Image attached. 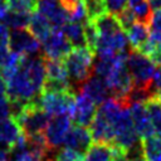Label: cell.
<instances>
[{
    "instance_id": "b9f144b4",
    "label": "cell",
    "mask_w": 161,
    "mask_h": 161,
    "mask_svg": "<svg viewBox=\"0 0 161 161\" xmlns=\"http://www.w3.org/2000/svg\"><path fill=\"white\" fill-rule=\"evenodd\" d=\"M9 0H0V20L5 16V14L9 11Z\"/></svg>"
},
{
    "instance_id": "4fadbf2b",
    "label": "cell",
    "mask_w": 161,
    "mask_h": 161,
    "mask_svg": "<svg viewBox=\"0 0 161 161\" xmlns=\"http://www.w3.org/2000/svg\"><path fill=\"white\" fill-rule=\"evenodd\" d=\"M36 10L52 23L53 28H63L69 21V15L60 0H36Z\"/></svg>"
},
{
    "instance_id": "d590c367",
    "label": "cell",
    "mask_w": 161,
    "mask_h": 161,
    "mask_svg": "<svg viewBox=\"0 0 161 161\" xmlns=\"http://www.w3.org/2000/svg\"><path fill=\"white\" fill-rule=\"evenodd\" d=\"M116 16H117V19H118V21L121 24V28L123 30H126V31L137 21L135 14L132 13V10L130 8H125L118 14H116Z\"/></svg>"
},
{
    "instance_id": "ba28073f",
    "label": "cell",
    "mask_w": 161,
    "mask_h": 161,
    "mask_svg": "<svg viewBox=\"0 0 161 161\" xmlns=\"http://www.w3.org/2000/svg\"><path fill=\"white\" fill-rule=\"evenodd\" d=\"M72 122L70 114H58L49 119V123L44 131V136L50 151L57 150L64 143L65 137L72 128Z\"/></svg>"
},
{
    "instance_id": "f6af8a7d",
    "label": "cell",
    "mask_w": 161,
    "mask_h": 161,
    "mask_svg": "<svg viewBox=\"0 0 161 161\" xmlns=\"http://www.w3.org/2000/svg\"><path fill=\"white\" fill-rule=\"evenodd\" d=\"M150 1V5L153 10H157L161 8V0H148Z\"/></svg>"
},
{
    "instance_id": "60d3db41",
    "label": "cell",
    "mask_w": 161,
    "mask_h": 161,
    "mask_svg": "<svg viewBox=\"0 0 161 161\" xmlns=\"http://www.w3.org/2000/svg\"><path fill=\"white\" fill-rule=\"evenodd\" d=\"M9 36H10V33L8 26L3 21H0V47L9 44Z\"/></svg>"
},
{
    "instance_id": "ee69618b",
    "label": "cell",
    "mask_w": 161,
    "mask_h": 161,
    "mask_svg": "<svg viewBox=\"0 0 161 161\" xmlns=\"http://www.w3.org/2000/svg\"><path fill=\"white\" fill-rule=\"evenodd\" d=\"M10 155V151L0 146V161H8V157Z\"/></svg>"
},
{
    "instance_id": "1f68e13d",
    "label": "cell",
    "mask_w": 161,
    "mask_h": 161,
    "mask_svg": "<svg viewBox=\"0 0 161 161\" xmlns=\"http://www.w3.org/2000/svg\"><path fill=\"white\" fill-rule=\"evenodd\" d=\"M83 5L86 8L88 19L91 20H94L108 10L106 0H83Z\"/></svg>"
},
{
    "instance_id": "52a82bcc",
    "label": "cell",
    "mask_w": 161,
    "mask_h": 161,
    "mask_svg": "<svg viewBox=\"0 0 161 161\" xmlns=\"http://www.w3.org/2000/svg\"><path fill=\"white\" fill-rule=\"evenodd\" d=\"M8 83V98L10 101H20L24 103L35 102L40 92L28 78L25 72L20 68L18 72L6 82Z\"/></svg>"
},
{
    "instance_id": "5bb4252c",
    "label": "cell",
    "mask_w": 161,
    "mask_h": 161,
    "mask_svg": "<svg viewBox=\"0 0 161 161\" xmlns=\"http://www.w3.org/2000/svg\"><path fill=\"white\" fill-rule=\"evenodd\" d=\"M20 68L25 72V74L31 80V83L36 87V89L42 92L43 86L47 80V69H45L44 59L39 55L23 57Z\"/></svg>"
},
{
    "instance_id": "7402d4cb",
    "label": "cell",
    "mask_w": 161,
    "mask_h": 161,
    "mask_svg": "<svg viewBox=\"0 0 161 161\" xmlns=\"http://www.w3.org/2000/svg\"><path fill=\"white\" fill-rule=\"evenodd\" d=\"M128 42L132 49L138 50L150 38V28L148 24L142 21H136L128 30H127Z\"/></svg>"
},
{
    "instance_id": "6da1fadb",
    "label": "cell",
    "mask_w": 161,
    "mask_h": 161,
    "mask_svg": "<svg viewBox=\"0 0 161 161\" xmlns=\"http://www.w3.org/2000/svg\"><path fill=\"white\" fill-rule=\"evenodd\" d=\"M70 86L80 88L92 75L94 64V52L88 47H73L64 58Z\"/></svg>"
},
{
    "instance_id": "8fae6325",
    "label": "cell",
    "mask_w": 161,
    "mask_h": 161,
    "mask_svg": "<svg viewBox=\"0 0 161 161\" xmlns=\"http://www.w3.org/2000/svg\"><path fill=\"white\" fill-rule=\"evenodd\" d=\"M97 113L96 103L83 92H79L75 94V103L73 107V111L70 113L72 121L77 126L88 127L93 122Z\"/></svg>"
},
{
    "instance_id": "8d00e7d4",
    "label": "cell",
    "mask_w": 161,
    "mask_h": 161,
    "mask_svg": "<svg viewBox=\"0 0 161 161\" xmlns=\"http://www.w3.org/2000/svg\"><path fill=\"white\" fill-rule=\"evenodd\" d=\"M148 28H150V31L161 34V8L152 13L148 23Z\"/></svg>"
},
{
    "instance_id": "e0dca14e",
    "label": "cell",
    "mask_w": 161,
    "mask_h": 161,
    "mask_svg": "<svg viewBox=\"0 0 161 161\" xmlns=\"http://www.w3.org/2000/svg\"><path fill=\"white\" fill-rule=\"evenodd\" d=\"M79 92H83L84 94H87L96 104L103 103L106 99H108V94L111 93L106 79L97 77V75L91 77L79 88Z\"/></svg>"
},
{
    "instance_id": "603a6c76",
    "label": "cell",
    "mask_w": 161,
    "mask_h": 161,
    "mask_svg": "<svg viewBox=\"0 0 161 161\" xmlns=\"http://www.w3.org/2000/svg\"><path fill=\"white\" fill-rule=\"evenodd\" d=\"M114 147L109 143L94 142L84 155V161H113Z\"/></svg>"
},
{
    "instance_id": "cb8c5ba5",
    "label": "cell",
    "mask_w": 161,
    "mask_h": 161,
    "mask_svg": "<svg viewBox=\"0 0 161 161\" xmlns=\"http://www.w3.org/2000/svg\"><path fill=\"white\" fill-rule=\"evenodd\" d=\"M99 33V35H108V34H114L119 30H123L121 28V24L116 16V14L112 13H104L101 16L96 18L92 20Z\"/></svg>"
},
{
    "instance_id": "277c9868",
    "label": "cell",
    "mask_w": 161,
    "mask_h": 161,
    "mask_svg": "<svg viewBox=\"0 0 161 161\" xmlns=\"http://www.w3.org/2000/svg\"><path fill=\"white\" fill-rule=\"evenodd\" d=\"M35 102L49 114H70L75 103V94L73 91H42Z\"/></svg>"
},
{
    "instance_id": "3957f363",
    "label": "cell",
    "mask_w": 161,
    "mask_h": 161,
    "mask_svg": "<svg viewBox=\"0 0 161 161\" xmlns=\"http://www.w3.org/2000/svg\"><path fill=\"white\" fill-rule=\"evenodd\" d=\"M49 113H47L36 102H29L23 111L14 117L25 136L43 133L49 123Z\"/></svg>"
},
{
    "instance_id": "484cf974",
    "label": "cell",
    "mask_w": 161,
    "mask_h": 161,
    "mask_svg": "<svg viewBox=\"0 0 161 161\" xmlns=\"http://www.w3.org/2000/svg\"><path fill=\"white\" fill-rule=\"evenodd\" d=\"M117 55H97V59H94V64H93V73L97 75V77H101L103 79H106L112 69L114 68L116 65V62H117Z\"/></svg>"
},
{
    "instance_id": "2e32d148",
    "label": "cell",
    "mask_w": 161,
    "mask_h": 161,
    "mask_svg": "<svg viewBox=\"0 0 161 161\" xmlns=\"http://www.w3.org/2000/svg\"><path fill=\"white\" fill-rule=\"evenodd\" d=\"M92 142H93V137H92L91 131L87 127L75 125L68 132L65 141H64V145L68 148L75 150L80 153L86 155L88 148L92 146Z\"/></svg>"
},
{
    "instance_id": "5b68a950",
    "label": "cell",
    "mask_w": 161,
    "mask_h": 161,
    "mask_svg": "<svg viewBox=\"0 0 161 161\" xmlns=\"http://www.w3.org/2000/svg\"><path fill=\"white\" fill-rule=\"evenodd\" d=\"M126 64L132 75L135 86H145L151 88V80L156 69V64L148 55L133 49L128 53Z\"/></svg>"
},
{
    "instance_id": "30bf717a",
    "label": "cell",
    "mask_w": 161,
    "mask_h": 161,
    "mask_svg": "<svg viewBox=\"0 0 161 161\" xmlns=\"http://www.w3.org/2000/svg\"><path fill=\"white\" fill-rule=\"evenodd\" d=\"M42 44L44 55L49 59H64L73 47L62 28H53L49 36Z\"/></svg>"
},
{
    "instance_id": "836d02e7",
    "label": "cell",
    "mask_w": 161,
    "mask_h": 161,
    "mask_svg": "<svg viewBox=\"0 0 161 161\" xmlns=\"http://www.w3.org/2000/svg\"><path fill=\"white\" fill-rule=\"evenodd\" d=\"M10 10L33 14L36 9V0H9Z\"/></svg>"
},
{
    "instance_id": "83f0119b",
    "label": "cell",
    "mask_w": 161,
    "mask_h": 161,
    "mask_svg": "<svg viewBox=\"0 0 161 161\" xmlns=\"http://www.w3.org/2000/svg\"><path fill=\"white\" fill-rule=\"evenodd\" d=\"M128 8L135 14L137 21H142L146 24L150 23L152 15V8L148 0H128Z\"/></svg>"
},
{
    "instance_id": "bcb514c9",
    "label": "cell",
    "mask_w": 161,
    "mask_h": 161,
    "mask_svg": "<svg viewBox=\"0 0 161 161\" xmlns=\"http://www.w3.org/2000/svg\"><path fill=\"white\" fill-rule=\"evenodd\" d=\"M155 97L157 98V101H158V102H160V104H161V92H158V93H157Z\"/></svg>"
},
{
    "instance_id": "4316f807",
    "label": "cell",
    "mask_w": 161,
    "mask_h": 161,
    "mask_svg": "<svg viewBox=\"0 0 161 161\" xmlns=\"http://www.w3.org/2000/svg\"><path fill=\"white\" fill-rule=\"evenodd\" d=\"M141 141L146 161H161V138L157 136H151Z\"/></svg>"
},
{
    "instance_id": "8992f818",
    "label": "cell",
    "mask_w": 161,
    "mask_h": 161,
    "mask_svg": "<svg viewBox=\"0 0 161 161\" xmlns=\"http://www.w3.org/2000/svg\"><path fill=\"white\" fill-rule=\"evenodd\" d=\"M113 128H114V140L112 145L122 148L123 151H127L128 148H131L132 146H135L141 141L140 136L135 130L128 107H125L121 111V113L118 114V117L113 123Z\"/></svg>"
},
{
    "instance_id": "e575fe53",
    "label": "cell",
    "mask_w": 161,
    "mask_h": 161,
    "mask_svg": "<svg viewBox=\"0 0 161 161\" xmlns=\"http://www.w3.org/2000/svg\"><path fill=\"white\" fill-rule=\"evenodd\" d=\"M53 161H84V155L75 150L64 147L54 155Z\"/></svg>"
},
{
    "instance_id": "7bdbcfd3",
    "label": "cell",
    "mask_w": 161,
    "mask_h": 161,
    "mask_svg": "<svg viewBox=\"0 0 161 161\" xmlns=\"http://www.w3.org/2000/svg\"><path fill=\"white\" fill-rule=\"evenodd\" d=\"M5 96H8V83L0 74V97H5Z\"/></svg>"
},
{
    "instance_id": "f35d334b",
    "label": "cell",
    "mask_w": 161,
    "mask_h": 161,
    "mask_svg": "<svg viewBox=\"0 0 161 161\" xmlns=\"http://www.w3.org/2000/svg\"><path fill=\"white\" fill-rule=\"evenodd\" d=\"M106 4L109 13L118 14L121 10H123L127 6L128 0H106Z\"/></svg>"
},
{
    "instance_id": "7c38bea8",
    "label": "cell",
    "mask_w": 161,
    "mask_h": 161,
    "mask_svg": "<svg viewBox=\"0 0 161 161\" xmlns=\"http://www.w3.org/2000/svg\"><path fill=\"white\" fill-rule=\"evenodd\" d=\"M128 43V36L127 33H125V30H119L114 34L99 35L96 45V53L101 57L117 55L118 53L127 50Z\"/></svg>"
},
{
    "instance_id": "44dd1931",
    "label": "cell",
    "mask_w": 161,
    "mask_h": 161,
    "mask_svg": "<svg viewBox=\"0 0 161 161\" xmlns=\"http://www.w3.org/2000/svg\"><path fill=\"white\" fill-rule=\"evenodd\" d=\"M29 31L40 42L43 43L49 34L52 33L53 28H52V23L39 11H34L30 15V20H29Z\"/></svg>"
},
{
    "instance_id": "ab89813d",
    "label": "cell",
    "mask_w": 161,
    "mask_h": 161,
    "mask_svg": "<svg viewBox=\"0 0 161 161\" xmlns=\"http://www.w3.org/2000/svg\"><path fill=\"white\" fill-rule=\"evenodd\" d=\"M151 89L155 93V96L161 92V65H156L152 80H151Z\"/></svg>"
},
{
    "instance_id": "9c48e42d",
    "label": "cell",
    "mask_w": 161,
    "mask_h": 161,
    "mask_svg": "<svg viewBox=\"0 0 161 161\" xmlns=\"http://www.w3.org/2000/svg\"><path fill=\"white\" fill-rule=\"evenodd\" d=\"M9 48L23 57H33L40 53V42L26 29H14L9 36Z\"/></svg>"
},
{
    "instance_id": "f1b7e54d",
    "label": "cell",
    "mask_w": 161,
    "mask_h": 161,
    "mask_svg": "<svg viewBox=\"0 0 161 161\" xmlns=\"http://www.w3.org/2000/svg\"><path fill=\"white\" fill-rule=\"evenodd\" d=\"M31 14H25V13H19L14 10H9L5 16L1 19V21L8 26L13 29H25L29 25Z\"/></svg>"
},
{
    "instance_id": "d4e9b609",
    "label": "cell",
    "mask_w": 161,
    "mask_h": 161,
    "mask_svg": "<svg viewBox=\"0 0 161 161\" xmlns=\"http://www.w3.org/2000/svg\"><path fill=\"white\" fill-rule=\"evenodd\" d=\"M62 29H63L67 39L69 40V43L73 47H87L86 35H84V28H83L82 23L69 21Z\"/></svg>"
},
{
    "instance_id": "f546056e",
    "label": "cell",
    "mask_w": 161,
    "mask_h": 161,
    "mask_svg": "<svg viewBox=\"0 0 161 161\" xmlns=\"http://www.w3.org/2000/svg\"><path fill=\"white\" fill-rule=\"evenodd\" d=\"M146 107L148 111V116L155 131V135L161 138V104L156 97L148 99L146 102Z\"/></svg>"
},
{
    "instance_id": "d6a6232c",
    "label": "cell",
    "mask_w": 161,
    "mask_h": 161,
    "mask_svg": "<svg viewBox=\"0 0 161 161\" xmlns=\"http://www.w3.org/2000/svg\"><path fill=\"white\" fill-rule=\"evenodd\" d=\"M83 24V28H84V35H86V43H87V47L92 50V52H96V45H97V42H98V38H99V33L94 25V23L88 19L86 20Z\"/></svg>"
},
{
    "instance_id": "74e56055",
    "label": "cell",
    "mask_w": 161,
    "mask_h": 161,
    "mask_svg": "<svg viewBox=\"0 0 161 161\" xmlns=\"http://www.w3.org/2000/svg\"><path fill=\"white\" fill-rule=\"evenodd\" d=\"M9 117H11V102L8 96L0 97V121Z\"/></svg>"
},
{
    "instance_id": "7a4b0ae2",
    "label": "cell",
    "mask_w": 161,
    "mask_h": 161,
    "mask_svg": "<svg viewBox=\"0 0 161 161\" xmlns=\"http://www.w3.org/2000/svg\"><path fill=\"white\" fill-rule=\"evenodd\" d=\"M128 53H130L128 50L118 53L116 65L112 69L111 74L106 78V82L109 87L111 94L114 98L122 101L123 103H125V98H126L127 93L133 87V79H132V75H131V73L127 68V64H126Z\"/></svg>"
},
{
    "instance_id": "ffe728a7",
    "label": "cell",
    "mask_w": 161,
    "mask_h": 161,
    "mask_svg": "<svg viewBox=\"0 0 161 161\" xmlns=\"http://www.w3.org/2000/svg\"><path fill=\"white\" fill-rule=\"evenodd\" d=\"M45 62V69H47V79L52 82H57L60 84H64L67 87H70V82L68 78L67 68L64 65V62L62 59H49L44 58Z\"/></svg>"
},
{
    "instance_id": "9a60e30c",
    "label": "cell",
    "mask_w": 161,
    "mask_h": 161,
    "mask_svg": "<svg viewBox=\"0 0 161 161\" xmlns=\"http://www.w3.org/2000/svg\"><path fill=\"white\" fill-rule=\"evenodd\" d=\"M130 114L135 126V130L141 140L148 138L155 135L146 103H132L128 106Z\"/></svg>"
},
{
    "instance_id": "ac0fdd59",
    "label": "cell",
    "mask_w": 161,
    "mask_h": 161,
    "mask_svg": "<svg viewBox=\"0 0 161 161\" xmlns=\"http://www.w3.org/2000/svg\"><path fill=\"white\" fill-rule=\"evenodd\" d=\"M93 141L94 142H101V143H113L114 140V128H113V122L107 119L106 117L96 113V117L93 122L91 123L89 128Z\"/></svg>"
},
{
    "instance_id": "4dcf8cb0",
    "label": "cell",
    "mask_w": 161,
    "mask_h": 161,
    "mask_svg": "<svg viewBox=\"0 0 161 161\" xmlns=\"http://www.w3.org/2000/svg\"><path fill=\"white\" fill-rule=\"evenodd\" d=\"M21 59H23V55L14 53L9 47L6 45L0 47V69L19 67L21 63Z\"/></svg>"
},
{
    "instance_id": "d6986e66",
    "label": "cell",
    "mask_w": 161,
    "mask_h": 161,
    "mask_svg": "<svg viewBox=\"0 0 161 161\" xmlns=\"http://www.w3.org/2000/svg\"><path fill=\"white\" fill-rule=\"evenodd\" d=\"M24 135L20 126L14 117H9L0 121V146L9 150L16 143V141Z\"/></svg>"
}]
</instances>
